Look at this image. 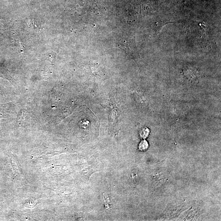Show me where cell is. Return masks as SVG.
I'll return each mask as SVG.
<instances>
[{
	"label": "cell",
	"mask_w": 221,
	"mask_h": 221,
	"mask_svg": "<svg viewBox=\"0 0 221 221\" xmlns=\"http://www.w3.org/2000/svg\"><path fill=\"white\" fill-rule=\"evenodd\" d=\"M150 130L148 128L145 127V128H143L140 130V136L142 138L145 139V138H146L148 136Z\"/></svg>",
	"instance_id": "cell-1"
},
{
	"label": "cell",
	"mask_w": 221,
	"mask_h": 221,
	"mask_svg": "<svg viewBox=\"0 0 221 221\" xmlns=\"http://www.w3.org/2000/svg\"><path fill=\"white\" fill-rule=\"evenodd\" d=\"M149 145L148 142L146 140H144L141 141L139 145V149L141 151H145L148 148Z\"/></svg>",
	"instance_id": "cell-2"
}]
</instances>
